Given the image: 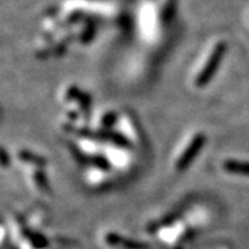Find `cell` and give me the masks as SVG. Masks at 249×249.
<instances>
[{"label":"cell","instance_id":"obj_1","mask_svg":"<svg viewBox=\"0 0 249 249\" xmlns=\"http://www.w3.org/2000/svg\"><path fill=\"white\" fill-rule=\"evenodd\" d=\"M206 142V136L204 132L196 130L190 133L187 137H184L181 142L178 145L176 151L173 152L172 157V169L175 172H183L186 170L196 158V155L201 152Z\"/></svg>","mask_w":249,"mask_h":249},{"label":"cell","instance_id":"obj_2","mask_svg":"<svg viewBox=\"0 0 249 249\" xmlns=\"http://www.w3.org/2000/svg\"><path fill=\"white\" fill-rule=\"evenodd\" d=\"M224 53H226V43L224 42H219L212 47V52L206 57L202 67L198 70L196 78H194V85L196 88H204L205 85H208V82L212 79V76L217 70Z\"/></svg>","mask_w":249,"mask_h":249},{"label":"cell","instance_id":"obj_3","mask_svg":"<svg viewBox=\"0 0 249 249\" xmlns=\"http://www.w3.org/2000/svg\"><path fill=\"white\" fill-rule=\"evenodd\" d=\"M222 170L230 176L249 178V162L240 160H227L222 162Z\"/></svg>","mask_w":249,"mask_h":249}]
</instances>
